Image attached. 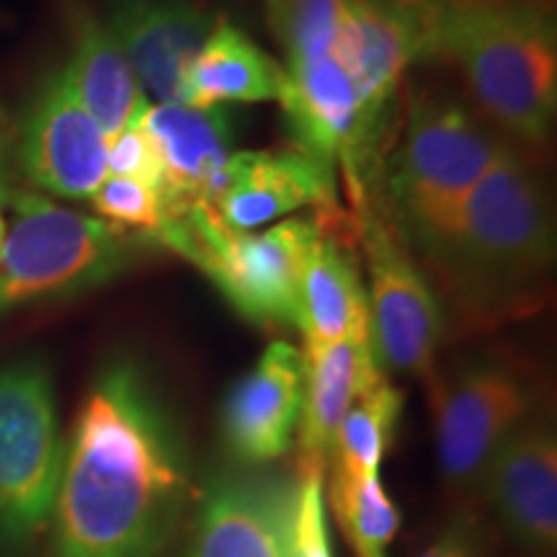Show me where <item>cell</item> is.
Returning <instances> with one entry per match:
<instances>
[{
  "label": "cell",
  "mask_w": 557,
  "mask_h": 557,
  "mask_svg": "<svg viewBox=\"0 0 557 557\" xmlns=\"http://www.w3.org/2000/svg\"><path fill=\"white\" fill-rule=\"evenodd\" d=\"M194 496L184 431L148 367L107 359L65 442L50 557H160Z\"/></svg>",
  "instance_id": "obj_1"
},
{
  "label": "cell",
  "mask_w": 557,
  "mask_h": 557,
  "mask_svg": "<svg viewBox=\"0 0 557 557\" xmlns=\"http://www.w3.org/2000/svg\"><path fill=\"white\" fill-rule=\"evenodd\" d=\"M423 62L462 73L504 135L545 145L557 111V34L545 0H421Z\"/></svg>",
  "instance_id": "obj_2"
},
{
  "label": "cell",
  "mask_w": 557,
  "mask_h": 557,
  "mask_svg": "<svg viewBox=\"0 0 557 557\" xmlns=\"http://www.w3.org/2000/svg\"><path fill=\"white\" fill-rule=\"evenodd\" d=\"M553 259L555 222L545 184L519 145L506 139L429 263L462 305L485 312L524 299Z\"/></svg>",
  "instance_id": "obj_3"
},
{
  "label": "cell",
  "mask_w": 557,
  "mask_h": 557,
  "mask_svg": "<svg viewBox=\"0 0 557 557\" xmlns=\"http://www.w3.org/2000/svg\"><path fill=\"white\" fill-rule=\"evenodd\" d=\"M263 13L284 50L287 96L282 109L295 148L323 169L344 173L351 201L367 197L377 145L369 137L361 103L333 52L346 0H261Z\"/></svg>",
  "instance_id": "obj_4"
},
{
  "label": "cell",
  "mask_w": 557,
  "mask_h": 557,
  "mask_svg": "<svg viewBox=\"0 0 557 557\" xmlns=\"http://www.w3.org/2000/svg\"><path fill=\"white\" fill-rule=\"evenodd\" d=\"M504 143L462 101L436 90L410 96L400 148L385 181L387 220L410 250L423 259L436 253Z\"/></svg>",
  "instance_id": "obj_5"
},
{
  "label": "cell",
  "mask_w": 557,
  "mask_h": 557,
  "mask_svg": "<svg viewBox=\"0 0 557 557\" xmlns=\"http://www.w3.org/2000/svg\"><path fill=\"white\" fill-rule=\"evenodd\" d=\"M329 214L289 218L263 233L233 230L205 201L163 209L158 246L194 263L218 287L230 308L261 329L297 331L302 269Z\"/></svg>",
  "instance_id": "obj_6"
},
{
  "label": "cell",
  "mask_w": 557,
  "mask_h": 557,
  "mask_svg": "<svg viewBox=\"0 0 557 557\" xmlns=\"http://www.w3.org/2000/svg\"><path fill=\"white\" fill-rule=\"evenodd\" d=\"M9 207L13 222L0 243V315L103 287L156 246L37 191L18 189Z\"/></svg>",
  "instance_id": "obj_7"
},
{
  "label": "cell",
  "mask_w": 557,
  "mask_h": 557,
  "mask_svg": "<svg viewBox=\"0 0 557 557\" xmlns=\"http://www.w3.org/2000/svg\"><path fill=\"white\" fill-rule=\"evenodd\" d=\"M65 438L52 369L24 354L0 367V557H29L50 529Z\"/></svg>",
  "instance_id": "obj_8"
},
{
  "label": "cell",
  "mask_w": 557,
  "mask_h": 557,
  "mask_svg": "<svg viewBox=\"0 0 557 557\" xmlns=\"http://www.w3.org/2000/svg\"><path fill=\"white\" fill-rule=\"evenodd\" d=\"M540 410L527 372L500 357L462 361L434 395L436 455L455 493H483L487 470L508 436Z\"/></svg>",
  "instance_id": "obj_9"
},
{
  "label": "cell",
  "mask_w": 557,
  "mask_h": 557,
  "mask_svg": "<svg viewBox=\"0 0 557 557\" xmlns=\"http://www.w3.org/2000/svg\"><path fill=\"white\" fill-rule=\"evenodd\" d=\"M361 250L367 259L369 331L382 372L423 377L434 369L444 338V315L410 248L369 194L357 205Z\"/></svg>",
  "instance_id": "obj_10"
},
{
  "label": "cell",
  "mask_w": 557,
  "mask_h": 557,
  "mask_svg": "<svg viewBox=\"0 0 557 557\" xmlns=\"http://www.w3.org/2000/svg\"><path fill=\"white\" fill-rule=\"evenodd\" d=\"M107 139L58 65L47 70L26 103L13 135V160L34 189L90 199L107 178Z\"/></svg>",
  "instance_id": "obj_11"
},
{
  "label": "cell",
  "mask_w": 557,
  "mask_h": 557,
  "mask_svg": "<svg viewBox=\"0 0 557 557\" xmlns=\"http://www.w3.org/2000/svg\"><path fill=\"white\" fill-rule=\"evenodd\" d=\"M333 52L357 90L367 132L377 145L403 73L423 62L421 0H346Z\"/></svg>",
  "instance_id": "obj_12"
},
{
  "label": "cell",
  "mask_w": 557,
  "mask_h": 557,
  "mask_svg": "<svg viewBox=\"0 0 557 557\" xmlns=\"http://www.w3.org/2000/svg\"><path fill=\"white\" fill-rule=\"evenodd\" d=\"M205 205L212 207L227 227L250 233L305 207H315L318 214L329 218L341 214L336 173L295 145L233 152L214 173Z\"/></svg>",
  "instance_id": "obj_13"
},
{
  "label": "cell",
  "mask_w": 557,
  "mask_h": 557,
  "mask_svg": "<svg viewBox=\"0 0 557 557\" xmlns=\"http://www.w3.org/2000/svg\"><path fill=\"white\" fill-rule=\"evenodd\" d=\"M101 16L145 96L186 103L191 62L218 16L201 0H103Z\"/></svg>",
  "instance_id": "obj_14"
},
{
  "label": "cell",
  "mask_w": 557,
  "mask_h": 557,
  "mask_svg": "<svg viewBox=\"0 0 557 557\" xmlns=\"http://www.w3.org/2000/svg\"><path fill=\"white\" fill-rule=\"evenodd\" d=\"M287 485L214 472L194 496L184 557H287Z\"/></svg>",
  "instance_id": "obj_15"
},
{
  "label": "cell",
  "mask_w": 557,
  "mask_h": 557,
  "mask_svg": "<svg viewBox=\"0 0 557 557\" xmlns=\"http://www.w3.org/2000/svg\"><path fill=\"white\" fill-rule=\"evenodd\" d=\"M305 354L287 341L269 344L222 403L220 429L238 462L269 465L292 449L302 410Z\"/></svg>",
  "instance_id": "obj_16"
},
{
  "label": "cell",
  "mask_w": 557,
  "mask_h": 557,
  "mask_svg": "<svg viewBox=\"0 0 557 557\" xmlns=\"http://www.w3.org/2000/svg\"><path fill=\"white\" fill-rule=\"evenodd\" d=\"M483 496L513 542L553 553L557 542V438L545 410H534L493 459Z\"/></svg>",
  "instance_id": "obj_17"
},
{
  "label": "cell",
  "mask_w": 557,
  "mask_h": 557,
  "mask_svg": "<svg viewBox=\"0 0 557 557\" xmlns=\"http://www.w3.org/2000/svg\"><path fill=\"white\" fill-rule=\"evenodd\" d=\"M305 385L297 423V470L329 472L333 442L348 410L382 377L372 333L323 348H302Z\"/></svg>",
  "instance_id": "obj_18"
},
{
  "label": "cell",
  "mask_w": 557,
  "mask_h": 557,
  "mask_svg": "<svg viewBox=\"0 0 557 557\" xmlns=\"http://www.w3.org/2000/svg\"><path fill=\"white\" fill-rule=\"evenodd\" d=\"M67 37L65 70L70 86L107 137L137 122L150 107L132 73L120 41L88 0H62Z\"/></svg>",
  "instance_id": "obj_19"
},
{
  "label": "cell",
  "mask_w": 557,
  "mask_h": 557,
  "mask_svg": "<svg viewBox=\"0 0 557 557\" xmlns=\"http://www.w3.org/2000/svg\"><path fill=\"white\" fill-rule=\"evenodd\" d=\"M139 124L156 139L163 158L165 212L205 201L214 173L233 156L235 127L225 107L150 103Z\"/></svg>",
  "instance_id": "obj_20"
},
{
  "label": "cell",
  "mask_w": 557,
  "mask_h": 557,
  "mask_svg": "<svg viewBox=\"0 0 557 557\" xmlns=\"http://www.w3.org/2000/svg\"><path fill=\"white\" fill-rule=\"evenodd\" d=\"M331 220V218H329ZM312 246L302 269L297 297V331L305 348L333 346L338 341L367 336L369 297L357 256L329 230Z\"/></svg>",
  "instance_id": "obj_21"
},
{
  "label": "cell",
  "mask_w": 557,
  "mask_h": 557,
  "mask_svg": "<svg viewBox=\"0 0 557 557\" xmlns=\"http://www.w3.org/2000/svg\"><path fill=\"white\" fill-rule=\"evenodd\" d=\"M287 96V73L261 50L246 32L225 18L191 62L186 81V107H225V103H282Z\"/></svg>",
  "instance_id": "obj_22"
},
{
  "label": "cell",
  "mask_w": 557,
  "mask_h": 557,
  "mask_svg": "<svg viewBox=\"0 0 557 557\" xmlns=\"http://www.w3.org/2000/svg\"><path fill=\"white\" fill-rule=\"evenodd\" d=\"M400 413L403 393L382 377L346 413L333 442L329 472L346 478L380 475V465L393 444Z\"/></svg>",
  "instance_id": "obj_23"
},
{
  "label": "cell",
  "mask_w": 557,
  "mask_h": 557,
  "mask_svg": "<svg viewBox=\"0 0 557 557\" xmlns=\"http://www.w3.org/2000/svg\"><path fill=\"white\" fill-rule=\"evenodd\" d=\"M325 504L354 557H389V545L400 529V508L393 504L380 475L346 478L331 472Z\"/></svg>",
  "instance_id": "obj_24"
},
{
  "label": "cell",
  "mask_w": 557,
  "mask_h": 557,
  "mask_svg": "<svg viewBox=\"0 0 557 557\" xmlns=\"http://www.w3.org/2000/svg\"><path fill=\"white\" fill-rule=\"evenodd\" d=\"M287 557H336L320 472L297 470L287 485Z\"/></svg>",
  "instance_id": "obj_25"
},
{
  "label": "cell",
  "mask_w": 557,
  "mask_h": 557,
  "mask_svg": "<svg viewBox=\"0 0 557 557\" xmlns=\"http://www.w3.org/2000/svg\"><path fill=\"white\" fill-rule=\"evenodd\" d=\"M88 201L99 220L158 246V233L163 227V199L156 189L132 178L107 176Z\"/></svg>",
  "instance_id": "obj_26"
},
{
  "label": "cell",
  "mask_w": 557,
  "mask_h": 557,
  "mask_svg": "<svg viewBox=\"0 0 557 557\" xmlns=\"http://www.w3.org/2000/svg\"><path fill=\"white\" fill-rule=\"evenodd\" d=\"M107 176L132 178L150 186L158 194L163 191V158H160L156 139L150 137V132L139 124V120L107 139Z\"/></svg>",
  "instance_id": "obj_27"
},
{
  "label": "cell",
  "mask_w": 557,
  "mask_h": 557,
  "mask_svg": "<svg viewBox=\"0 0 557 557\" xmlns=\"http://www.w3.org/2000/svg\"><path fill=\"white\" fill-rule=\"evenodd\" d=\"M418 557H491L487 542L478 519L470 513H457L438 534L418 553Z\"/></svg>",
  "instance_id": "obj_28"
},
{
  "label": "cell",
  "mask_w": 557,
  "mask_h": 557,
  "mask_svg": "<svg viewBox=\"0 0 557 557\" xmlns=\"http://www.w3.org/2000/svg\"><path fill=\"white\" fill-rule=\"evenodd\" d=\"M18 171L16 160H13V132L9 122H0V207H9L13 194L18 191L16 186Z\"/></svg>",
  "instance_id": "obj_29"
},
{
  "label": "cell",
  "mask_w": 557,
  "mask_h": 557,
  "mask_svg": "<svg viewBox=\"0 0 557 557\" xmlns=\"http://www.w3.org/2000/svg\"><path fill=\"white\" fill-rule=\"evenodd\" d=\"M5 238V220H3V212H0V243Z\"/></svg>",
  "instance_id": "obj_30"
},
{
  "label": "cell",
  "mask_w": 557,
  "mask_h": 557,
  "mask_svg": "<svg viewBox=\"0 0 557 557\" xmlns=\"http://www.w3.org/2000/svg\"><path fill=\"white\" fill-rule=\"evenodd\" d=\"M0 122H5V114H3V109H0Z\"/></svg>",
  "instance_id": "obj_31"
}]
</instances>
